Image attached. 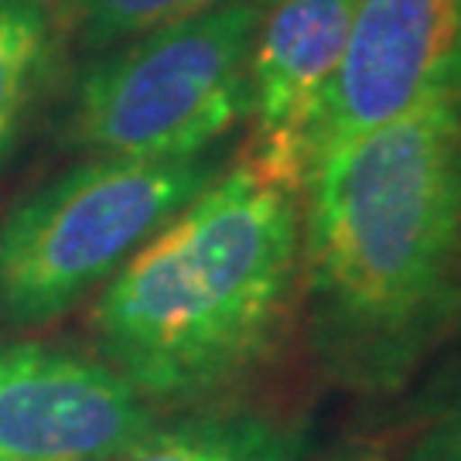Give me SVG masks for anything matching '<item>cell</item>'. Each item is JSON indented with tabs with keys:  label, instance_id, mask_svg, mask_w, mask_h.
<instances>
[{
	"label": "cell",
	"instance_id": "1",
	"mask_svg": "<svg viewBox=\"0 0 461 461\" xmlns=\"http://www.w3.org/2000/svg\"><path fill=\"white\" fill-rule=\"evenodd\" d=\"M304 195L314 363L348 393H396L461 325V96L331 150Z\"/></svg>",
	"mask_w": 461,
	"mask_h": 461
},
{
	"label": "cell",
	"instance_id": "2",
	"mask_svg": "<svg viewBox=\"0 0 461 461\" xmlns=\"http://www.w3.org/2000/svg\"><path fill=\"white\" fill-rule=\"evenodd\" d=\"M301 280V202L253 165L222 171L106 280L96 356L154 407H192L270 356Z\"/></svg>",
	"mask_w": 461,
	"mask_h": 461
},
{
	"label": "cell",
	"instance_id": "3",
	"mask_svg": "<svg viewBox=\"0 0 461 461\" xmlns=\"http://www.w3.org/2000/svg\"><path fill=\"white\" fill-rule=\"evenodd\" d=\"M267 0H230L96 51L62 103V148L83 158H192L249 113V51Z\"/></svg>",
	"mask_w": 461,
	"mask_h": 461
},
{
	"label": "cell",
	"instance_id": "4",
	"mask_svg": "<svg viewBox=\"0 0 461 461\" xmlns=\"http://www.w3.org/2000/svg\"><path fill=\"white\" fill-rule=\"evenodd\" d=\"M222 144L192 158H83L0 209V325L38 329L165 230L222 175Z\"/></svg>",
	"mask_w": 461,
	"mask_h": 461
},
{
	"label": "cell",
	"instance_id": "5",
	"mask_svg": "<svg viewBox=\"0 0 461 461\" xmlns=\"http://www.w3.org/2000/svg\"><path fill=\"white\" fill-rule=\"evenodd\" d=\"M158 424L99 356L0 335V461H113Z\"/></svg>",
	"mask_w": 461,
	"mask_h": 461
},
{
	"label": "cell",
	"instance_id": "6",
	"mask_svg": "<svg viewBox=\"0 0 461 461\" xmlns=\"http://www.w3.org/2000/svg\"><path fill=\"white\" fill-rule=\"evenodd\" d=\"M461 96V0H356L314 171L383 123Z\"/></svg>",
	"mask_w": 461,
	"mask_h": 461
},
{
	"label": "cell",
	"instance_id": "7",
	"mask_svg": "<svg viewBox=\"0 0 461 461\" xmlns=\"http://www.w3.org/2000/svg\"><path fill=\"white\" fill-rule=\"evenodd\" d=\"M356 0H267L249 51V165L274 182L308 188L314 148Z\"/></svg>",
	"mask_w": 461,
	"mask_h": 461
},
{
	"label": "cell",
	"instance_id": "8",
	"mask_svg": "<svg viewBox=\"0 0 461 461\" xmlns=\"http://www.w3.org/2000/svg\"><path fill=\"white\" fill-rule=\"evenodd\" d=\"M312 424L264 407H202L113 461H308Z\"/></svg>",
	"mask_w": 461,
	"mask_h": 461
},
{
	"label": "cell",
	"instance_id": "9",
	"mask_svg": "<svg viewBox=\"0 0 461 461\" xmlns=\"http://www.w3.org/2000/svg\"><path fill=\"white\" fill-rule=\"evenodd\" d=\"M62 41L45 0H0V171L11 165Z\"/></svg>",
	"mask_w": 461,
	"mask_h": 461
},
{
	"label": "cell",
	"instance_id": "10",
	"mask_svg": "<svg viewBox=\"0 0 461 461\" xmlns=\"http://www.w3.org/2000/svg\"><path fill=\"white\" fill-rule=\"evenodd\" d=\"M219 4L230 0H59L55 21L62 38L86 55H96Z\"/></svg>",
	"mask_w": 461,
	"mask_h": 461
},
{
	"label": "cell",
	"instance_id": "11",
	"mask_svg": "<svg viewBox=\"0 0 461 461\" xmlns=\"http://www.w3.org/2000/svg\"><path fill=\"white\" fill-rule=\"evenodd\" d=\"M400 461H461V396L417 430Z\"/></svg>",
	"mask_w": 461,
	"mask_h": 461
},
{
	"label": "cell",
	"instance_id": "12",
	"mask_svg": "<svg viewBox=\"0 0 461 461\" xmlns=\"http://www.w3.org/2000/svg\"><path fill=\"white\" fill-rule=\"evenodd\" d=\"M314 461H386V455L373 445H342Z\"/></svg>",
	"mask_w": 461,
	"mask_h": 461
}]
</instances>
